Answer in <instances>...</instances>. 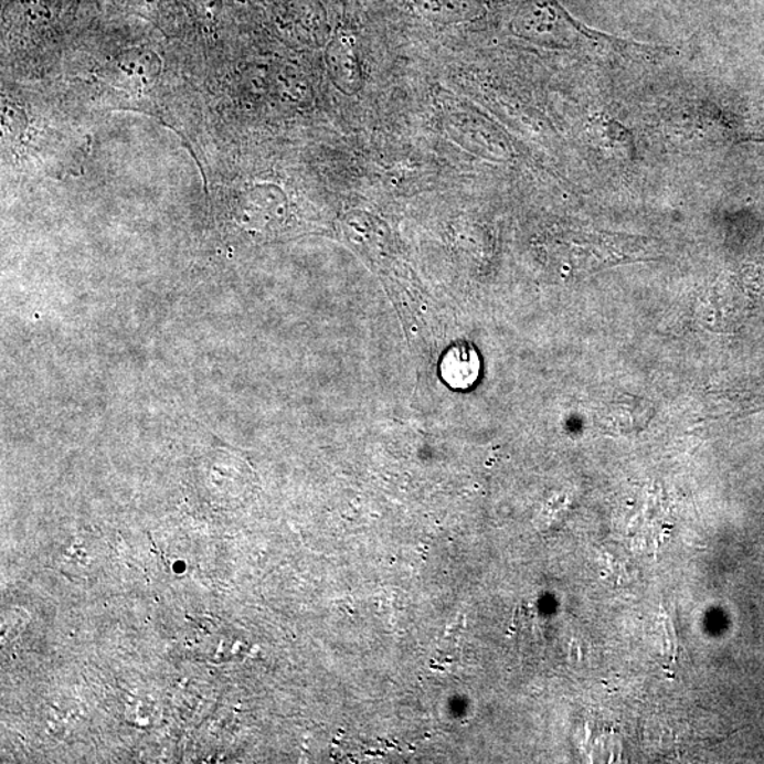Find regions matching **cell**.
I'll return each mask as SVG.
<instances>
[{
	"instance_id": "cell-1",
	"label": "cell",
	"mask_w": 764,
	"mask_h": 764,
	"mask_svg": "<svg viewBox=\"0 0 764 764\" xmlns=\"http://www.w3.org/2000/svg\"><path fill=\"white\" fill-rule=\"evenodd\" d=\"M328 67L335 87L346 97L360 92L361 68L353 40L340 39L329 49Z\"/></svg>"
}]
</instances>
